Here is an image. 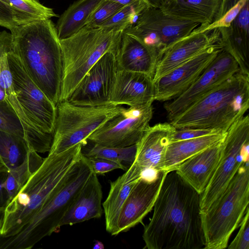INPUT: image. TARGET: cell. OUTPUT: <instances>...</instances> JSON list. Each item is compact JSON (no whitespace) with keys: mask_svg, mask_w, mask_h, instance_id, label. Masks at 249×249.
<instances>
[{"mask_svg":"<svg viewBox=\"0 0 249 249\" xmlns=\"http://www.w3.org/2000/svg\"><path fill=\"white\" fill-rule=\"evenodd\" d=\"M44 159L37 152L30 149L20 165L7 171L3 183L7 193V202L17 195L33 173L41 165Z\"/></svg>","mask_w":249,"mask_h":249,"instance_id":"29","label":"cell"},{"mask_svg":"<svg viewBox=\"0 0 249 249\" xmlns=\"http://www.w3.org/2000/svg\"><path fill=\"white\" fill-rule=\"evenodd\" d=\"M5 207H0V223L3 216Z\"/></svg>","mask_w":249,"mask_h":249,"instance_id":"47","label":"cell"},{"mask_svg":"<svg viewBox=\"0 0 249 249\" xmlns=\"http://www.w3.org/2000/svg\"><path fill=\"white\" fill-rule=\"evenodd\" d=\"M158 59L156 50L126 29L124 31L116 53L118 70L143 73L153 78Z\"/></svg>","mask_w":249,"mask_h":249,"instance_id":"20","label":"cell"},{"mask_svg":"<svg viewBox=\"0 0 249 249\" xmlns=\"http://www.w3.org/2000/svg\"><path fill=\"white\" fill-rule=\"evenodd\" d=\"M153 114L152 104L139 108H125L91 134L88 141L114 147L135 144L149 125Z\"/></svg>","mask_w":249,"mask_h":249,"instance_id":"12","label":"cell"},{"mask_svg":"<svg viewBox=\"0 0 249 249\" xmlns=\"http://www.w3.org/2000/svg\"><path fill=\"white\" fill-rule=\"evenodd\" d=\"M91 143L92 145L87 148L84 152H82L87 157L101 158L121 163L126 162L131 164L135 160L136 144L126 147H114Z\"/></svg>","mask_w":249,"mask_h":249,"instance_id":"32","label":"cell"},{"mask_svg":"<svg viewBox=\"0 0 249 249\" xmlns=\"http://www.w3.org/2000/svg\"><path fill=\"white\" fill-rule=\"evenodd\" d=\"M167 171L157 173L150 178L142 177L134 186L120 212L117 235L142 223L153 209Z\"/></svg>","mask_w":249,"mask_h":249,"instance_id":"16","label":"cell"},{"mask_svg":"<svg viewBox=\"0 0 249 249\" xmlns=\"http://www.w3.org/2000/svg\"><path fill=\"white\" fill-rule=\"evenodd\" d=\"M223 48L237 62L240 71L249 75V12L242 9L229 26L219 28Z\"/></svg>","mask_w":249,"mask_h":249,"instance_id":"25","label":"cell"},{"mask_svg":"<svg viewBox=\"0 0 249 249\" xmlns=\"http://www.w3.org/2000/svg\"><path fill=\"white\" fill-rule=\"evenodd\" d=\"M219 133L224 132L214 129L189 128L176 129L173 135L171 142L194 139Z\"/></svg>","mask_w":249,"mask_h":249,"instance_id":"39","label":"cell"},{"mask_svg":"<svg viewBox=\"0 0 249 249\" xmlns=\"http://www.w3.org/2000/svg\"><path fill=\"white\" fill-rule=\"evenodd\" d=\"M93 172L82 153L66 178L39 211L0 249H30L60 228V222L75 196Z\"/></svg>","mask_w":249,"mask_h":249,"instance_id":"6","label":"cell"},{"mask_svg":"<svg viewBox=\"0 0 249 249\" xmlns=\"http://www.w3.org/2000/svg\"><path fill=\"white\" fill-rule=\"evenodd\" d=\"M6 98L4 91L0 86V103L5 102Z\"/></svg>","mask_w":249,"mask_h":249,"instance_id":"45","label":"cell"},{"mask_svg":"<svg viewBox=\"0 0 249 249\" xmlns=\"http://www.w3.org/2000/svg\"><path fill=\"white\" fill-rule=\"evenodd\" d=\"M5 0L11 7L18 26L57 17L53 9L42 5L37 0Z\"/></svg>","mask_w":249,"mask_h":249,"instance_id":"30","label":"cell"},{"mask_svg":"<svg viewBox=\"0 0 249 249\" xmlns=\"http://www.w3.org/2000/svg\"><path fill=\"white\" fill-rule=\"evenodd\" d=\"M143 169L135 161L122 175L110 183L107 197L103 203L106 229L112 235H117L122 208L132 189L142 177Z\"/></svg>","mask_w":249,"mask_h":249,"instance_id":"24","label":"cell"},{"mask_svg":"<svg viewBox=\"0 0 249 249\" xmlns=\"http://www.w3.org/2000/svg\"><path fill=\"white\" fill-rule=\"evenodd\" d=\"M239 71L237 62L223 48L186 90L164 104L169 121Z\"/></svg>","mask_w":249,"mask_h":249,"instance_id":"13","label":"cell"},{"mask_svg":"<svg viewBox=\"0 0 249 249\" xmlns=\"http://www.w3.org/2000/svg\"><path fill=\"white\" fill-rule=\"evenodd\" d=\"M11 33L13 52L39 89L56 106L59 102L63 59L56 26L50 19L18 25Z\"/></svg>","mask_w":249,"mask_h":249,"instance_id":"3","label":"cell"},{"mask_svg":"<svg viewBox=\"0 0 249 249\" xmlns=\"http://www.w3.org/2000/svg\"><path fill=\"white\" fill-rule=\"evenodd\" d=\"M0 86L4 91L6 102L21 122L25 133V140L30 149L37 153L49 152L53 142V134H45L39 131L27 118L13 88L7 54L0 55Z\"/></svg>","mask_w":249,"mask_h":249,"instance_id":"21","label":"cell"},{"mask_svg":"<svg viewBox=\"0 0 249 249\" xmlns=\"http://www.w3.org/2000/svg\"><path fill=\"white\" fill-rule=\"evenodd\" d=\"M196 30L175 42L163 53L158 59L153 81L221 40L219 28L204 32Z\"/></svg>","mask_w":249,"mask_h":249,"instance_id":"18","label":"cell"},{"mask_svg":"<svg viewBox=\"0 0 249 249\" xmlns=\"http://www.w3.org/2000/svg\"><path fill=\"white\" fill-rule=\"evenodd\" d=\"M7 59L14 91L27 118L39 131L53 134L56 106L32 80L13 52L7 54Z\"/></svg>","mask_w":249,"mask_h":249,"instance_id":"10","label":"cell"},{"mask_svg":"<svg viewBox=\"0 0 249 249\" xmlns=\"http://www.w3.org/2000/svg\"><path fill=\"white\" fill-rule=\"evenodd\" d=\"M226 133H219L171 142L166 150L162 171L175 170L187 159L223 140Z\"/></svg>","mask_w":249,"mask_h":249,"instance_id":"27","label":"cell"},{"mask_svg":"<svg viewBox=\"0 0 249 249\" xmlns=\"http://www.w3.org/2000/svg\"><path fill=\"white\" fill-rule=\"evenodd\" d=\"M8 169L0 158V173L6 172Z\"/></svg>","mask_w":249,"mask_h":249,"instance_id":"46","label":"cell"},{"mask_svg":"<svg viewBox=\"0 0 249 249\" xmlns=\"http://www.w3.org/2000/svg\"><path fill=\"white\" fill-rule=\"evenodd\" d=\"M200 196L176 170L167 172L142 238L148 249H204Z\"/></svg>","mask_w":249,"mask_h":249,"instance_id":"1","label":"cell"},{"mask_svg":"<svg viewBox=\"0 0 249 249\" xmlns=\"http://www.w3.org/2000/svg\"><path fill=\"white\" fill-rule=\"evenodd\" d=\"M200 26L201 24L198 22L177 18L160 8L148 7L126 30L156 50L159 58L173 44Z\"/></svg>","mask_w":249,"mask_h":249,"instance_id":"11","label":"cell"},{"mask_svg":"<svg viewBox=\"0 0 249 249\" xmlns=\"http://www.w3.org/2000/svg\"><path fill=\"white\" fill-rule=\"evenodd\" d=\"M119 3L123 6L128 5L143 0H107Z\"/></svg>","mask_w":249,"mask_h":249,"instance_id":"43","label":"cell"},{"mask_svg":"<svg viewBox=\"0 0 249 249\" xmlns=\"http://www.w3.org/2000/svg\"><path fill=\"white\" fill-rule=\"evenodd\" d=\"M223 139L187 159L175 170L200 195L217 167Z\"/></svg>","mask_w":249,"mask_h":249,"instance_id":"22","label":"cell"},{"mask_svg":"<svg viewBox=\"0 0 249 249\" xmlns=\"http://www.w3.org/2000/svg\"><path fill=\"white\" fill-rule=\"evenodd\" d=\"M123 6L119 3L105 0L90 16L85 26L91 28L99 27Z\"/></svg>","mask_w":249,"mask_h":249,"instance_id":"36","label":"cell"},{"mask_svg":"<svg viewBox=\"0 0 249 249\" xmlns=\"http://www.w3.org/2000/svg\"><path fill=\"white\" fill-rule=\"evenodd\" d=\"M128 27L85 26L60 40L63 77L59 102L68 100L85 74L105 54L116 53L123 33Z\"/></svg>","mask_w":249,"mask_h":249,"instance_id":"5","label":"cell"},{"mask_svg":"<svg viewBox=\"0 0 249 249\" xmlns=\"http://www.w3.org/2000/svg\"><path fill=\"white\" fill-rule=\"evenodd\" d=\"M125 108L123 105L112 104L83 106L68 100L59 102L56 106L53 142L49 152L59 153L79 143L85 146L91 134Z\"/></svg>","mask_w":249,"mask_h":249,"instance_id":"8","label":"cell"},{"mask_svg":"<svg viewBox=\"0 0 249 249\" xmlns=\"http://www.w3.org/2000/svg\"><path fill=\"white\" fill-rule=\"evenodd\" d=\"M0 26L10 31L18 26L15 21L12 9L5 0H0Z\"/></svg>","mask_w":249,"mask_h":249,"instance_id":"40","label":"cell"},{"mask_svg":"<svg viewBox=\"0 0 249 249\" xmlns=\"http://www.w3.org/2000/svg\"><path fill=\"white\" fill-rule=\"evenodd\" d=\"M249 108V75L240 71L169 121L176 129L226 133Z\"/></svg>","mask_w":249,"mask_h":249,"instance_id":"4","label":"cell"},{"mask_svg":"<svg viewBox=\"0 0 249 249\" xmlns=\"http://www.w3.org/2000/svg\"><path fill=\"white\" fill-rule=\"evenodd\" d=\"M102 197L101 183L97 174L93 172L62 218L60 227L100 218L103 210L101 203Z\"/></svg>","mask_w":249,"mask_h":249,"instance_id":"23","label":"cell"},{"mask_svg":"<svg viewBox=\"0 0 249 249\" xmlns=\"http://www.w3.org/2000/svg\"><path fill=\"white\" fill-rule=\"evenodd\" d=\"M249 116L247 114L233 124L222 142L217 167L201 194V212L206 211L225 191L239 167L249 160Z\"/></svg>","mask_w":249,"mask_h":249,"instance_id":"9","label":"cell"},{"mask_svg":"<svg viewBox=\"0 0 249 249\" xmlns=\"http://www.w3.org/2000/svg\"><path fill=\"white\" fill-rule=\"evenodd\" d=\"M240 229L234 239L228 246L229 249H249V209L239 226Z\"/></svg>","mask_w":249,"mask_h":249,"instance_id":"37","label":"cell"},{"mask_svg":"<svg viewBox=\"0 0 249 249\" xmlns=\"http://www.w3.org/2000/svg\"><path fill=\"white\" fill-rule=\"evenodd\" d=\"M83 143L48 152L39 168L7 202L0 223V246L15 236L62 184L80 158Z\"/></svg>","mask_w":249,"mask_h":249,"instance_id":"2","label":"cell"},{"mask_svg":"<svg viewBox=\"0 0 249 249\" xmlns=\"http://www.w3.org/2000/svg\"><path fill=\"white\" fill-rule=\"evenodd\" d=\"M176 129L170 123L149 125L136 143L134 161L143 170H151L156 173L162 171L166 150Z\"/></svg>","mask_w":249,"mask_h":249,"instance_id":"19","label":"cell"},{"mask_svg":"<svg viewBox=\"0 0 249 249\" xmlns=\"http://www.w3.org/2000/svg\"><path fill=\"white\" fill-rule=\"evenodd\" d=\"M155 88L152 76L145 73L117 70L108 103L139 108L152 104Z\"/></svg>","mask_w":249,"mask_h":249,"instance_id":"17","label":"cell"},{"mask_svg":"<svg viewBox=\"0 0 249 249\" xmlns=\"http://www.w3.org/2000/svg\"><path fill=\"white\" fill-rule=\"evenodd\" d=\"M221 0H163L159 7L164 13L205 27L213 20Z\"/></svg>","mask_w":249,"mask_h":249,"instance_id":"26","label":"cell"},{"mask_svg":"<svg viewBox=\"0 0 249 249\" xmlns=\"http://www.w3.org/2000/svg\"><path fill=\"white\" fill-rule=\"evenodd\" d=\"M117 70L116 54H105L88 71L68 99L83 106L109 104L108 98Z\"/></svg>","mask_w":249,"mask_h":249,"instance_id":"15","label":"cell"},{"mask_svg":"<svg viewBox=\"0 0 249 249\" xmlns=\"http://www.w3.org/2000/svg\"><path fill=\"white\" fill-rule=\"evenodd\" d=\"M249 160L244 162L222 195L201 212L205 249L227 248L233 232L249 208Z\"/></svg>","mask_w":249,"mask_h":249,"instance_id":"7","label":"cell"},{"mask_svg":"<svg viewBox=\"0 0 249 249\" xmlns=\"http://www.w3.org/2000/svg\"><path fill=\"white\" fill-rule=\"evenodd\" d=\"M146 2L150 7L159 8L161 5L163 0H143Z\"/></svg>","mask_w":249,"mask_h":249,"instance_id":"44","label":"cell"},{"mask_svg":"<svg viewBox=\"0 0 249 249\" xmlns=\"http://www.w3.org/2000/svg\"><path fill=\"white\" fill-rule=\"evenodd\" d=\"M249 0H221L217 13L212 23L203 28H198L197 32H204L215 28L227 27L237 15Z\"/></svg>","mask_w":249,"mask_h":249,"instance_id":"33","label":"cell"},{"mask_svg":"<svg viewBox=\"0 0 249 249\" xmlns=\"http://www.w3.org/2000/svg\"><path fill=\"white\" fill-rule=\"evenodd\" d=\"M13 36L5 31L0 32V55L7 54L13 52Z\"/></svg>","mask_w":249,"mask_h":249,"instance_id":"41","label":"cell"},{"mask_svg":"<svg viewBox=\"0 0 249 249\" xmlns=\"http://www.w3.org/2000/svg\"><path fill=\"white\" fill-rule=\"evenodd\" d=\"M148 7L150 6L143 0L124 6L99 27H113L120 25L130 27L136 22L141 13Z\"/></svg>","mask_w":249,"mask_h":249,"instance_id":"34","label":"cell"},{"mask_svg":"<svg viewBox=\"0 0 249 249\" xmlns=\"http://www.w3.org/2000/svg\"><path fill=\"white\" fill-rule=\"evenodd\" d=\"M0 131L10 133L25 140L21 122L6 101L0 103Z\"/></svg>","mask_w":249,"mask_h":249,"instance_id":"35","label":"cell"},{"mask_svg":"<svg viewBox=\"0 0 249 249\" xmlns=\"http://www.w3.org/2000/svg\"><path fill=\"white\" fill-rule=\"evenodd\" d=\"M30 150L24 139L0 131V158L8 171L20 165Z\"/></svg>","mask_w":249,"mask_h":249,"instance_id":"31","label":"cell"},{"mask_svg":"<svg viewBox=\"0 0 249 249\" xmlns=\"http://www.w3.org/2000/svg\"><path fill=\"white\" fill-rule=\"evenodd\" d=\"M223 49L221 40L154 81V100H173L186 90Z\"/></svg>","mask_w":249,"mask_h":249,"instance_id":"14","label":"cell"},{"mask_svg":"<svg viewBox=\"0 0 249 249\" xmlns=\"http://www.w3.org/2000/svg\"><path fill=\"white\" fill-rule=\"evenodd\" d=\"M105 0H77L60 16L55 25L60 40L85 27L92 14Z\"/></svg>","mask_w":249,"mask_h":249,"instance_id":"28","label":"cell"},{"mask_svg":"<svg viewBox=\"0 0 249 249\" xmlns=\"http://www.w3.org/2000/svg\"><path fill=\"white\" fill-rule=\"evenodd\" d=\"M86 157L96 174L102 175L117 169L126 170V167L121 162L101 158Z\"/></svg>","mask_w":249,"mask_h":249,"instance_id":"38","label":"cell"},{"mask_svg":"<svg viewBox=\"0 0 249 249\" xmlns=\"http://www.w3.org/2000/svg\"><path fill=\"white\" fill-rule=\"evenodd\" d=\"M7 171L0 173V207H5L8 200L7 193L3 185Z\"/></svg>","mask_w":249,"mask_h":249,"instance_id":"42","label":"cell"}]
</instances>
